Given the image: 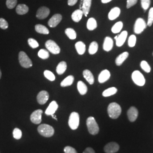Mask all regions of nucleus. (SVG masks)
I'll list each match as a JSON object with an SVG mask.
<instances>
[{"label":"nucleus","mask_w":153,"mask_h":153,"mask_svg":"<svg viewBox=\"0 0 153 153\" xmlns=\"http://www.w3.org/2000/svg\"><path fill=\"white\" fill-rule=\"evenodd\" d=\"M108 114L111 119H117L121 114L120 105L116 103H111L109 104L107 108Z\"/></svg>","instance_id":"obj_1"},{"label":"nucleus","mask_w":153,"mask_h":153,"mask_svg":"<svg viewBox=\"0 0 153 153\" xmlns=\"http://www.w3.org/2000/svg\"><path fill=\"white\" fill-rule=\"evenodd\" d=\"M38 131L40 135L45 137H52L55 133L54 128L52 126L45 124L39 126Z\"/></svg>","instance_id":"obj_2"},{"label":"nucleus","mask_w":153,"mask_h":153,"mask_svg":"<svg viewBox=\"0 0 153 153\" xmlns=\"http://www.w3.org/2000/svg\"><path fill=\"white\" fill-rule=\"evenodd\" d=\"M86 125L88 132L92 135L97 134L99 131V128L95 118L92 116L88 117L86 120Z\"/></svg>","instance_id":"obj_3"},{"label":"nucleus","mask_w":153,"mask_h":153,"mask_svg":"<svg viewBox=\"0 0 153 153\" xmlns=\"http://www.w3.org/2000/svg\"><path fill=\"white\" fill-rule=\"evenodd\" d=\"M18 59L20 65L22 66L23 68H29L33 66V62L31 59L28 57L27 54L23 51H21L19 53Z\"/></svg>","instance_id":"obj_4"},{"label":"nucleus","mask_w":153,"mask_h":153,"mask_svg":"<svg viewBox=\"0 0 153 153\" xmlns=\"http://www.w3.org/2000/svg\"><path fill=\"white\" fill-rule=\"evenodd\" d=\"M68 124L72 130H76L79 124V115L76 112H73L70 115Z\"/></svg>","instance_id":"obj_5"},{"label":"nucleus","mask_w":153,"mask_h":153,"mask_svg":"<svg viewBox=\"0 0 153 153\" xmlns=\"http://www.w3.org/2000/svg\"><path fill=\"white\" fill-rule=\"evenodd\" d=\"M131 78L135 84L139 86H143L145 84V79L142 73L138 71H133L131 74Z\"/></svg>","instance_id":"obj_6"},{"label":"nucleus","mask_w":153,"mask_h":153,"mask_svg":"<svg viewBox=\"0 0 153 153\" xmlns=\"http://www.w3.org/2000/svg\"><path fill=\"white\" fill-rule=\"evenodd\" d=\"M45 47L52 54L57 55L60 52V48L57 43L52 40H48L45 42Z\"/></svg>","instance_id":"obj_7"},{"label":"nucleus","mask_w":153,"mask_h":153,"mask_svg":"<svg viewBox=\"0 0 153 153\" xmlns=\"http://www.w3.org/2000/svg\"><path fill=\"white\" fill-rule=\"evenodd\" d=\"M146 23L143 19L139 18H138L134 24V31L136 34H140L144 31L146 27Z\"/></svg>","instance_id":"obj_8"},{"label":"nucleus","mask_w":153,"mask_h":153,"mask_svg":"<svg viewBox=\"0 0 153 153\" xmlns=\"http://www.w3.org/2000/svg\"><path fill=\"white\" fill-rule=\"evenodd\" d=\"M42 109H37L33 111L30 116V120L35 124H39L42 122V115L43 114Z\"/></svg>","instance_id":"obj_9"},{"label":"nucleus","mask_w":153,"mask_h":153,"mask_svg":"<svg viewBox=\"0 0 153 153\" xmlns=\"http://www.w3.org/2000/svg\"><path fill=\"white\" fill-rule=\"evenodd\" d=\"M119 150V146L116 142H109L104 148V152L106 153H115Z\"/></svg>","instance_id":"obj_10"},{"label":"nucleus","mask_w":153,"mask_h":153,"mask_svg":"<svg viewBox=\"0 0 153 153\" xmlns=\"http://www.w3.org/2000/svg\"><path fill=\"white\" fill-rule=\"evenodd\" d=\"M50 10L49 9L45 6L40 7L36 13V17L39 19H44L49 15Z\"/></svg>","instance_id":"obj_11"},{"label":"nucleus","mask_w":153,"mask_h":153,"mask_svg":"<svg viewBox=\"0 0 153 153\" xmlns=\"http://www.w3.org/2000/svg\"><path fill=\"white\" fill-rule=\"evenodd\" d=\"M62 16L60 14H56L51 17L49 20L48 24L50 27H56L62 20Z\"/></svg>","instance_id":"obj_12"},{"label":"nucleus","mask_w":153,"mask_h":153,"mask_svg":"<svg viewBox=\"0 0 153 153\" xmlns=\"http://www.w3.org/2000/svg\"><path fill=\"white\" fill-rule=\"evenodd\" d=\"M49 99V94L45 90L41 91L37 95V101L40 104H44Z\"/></svg>","instance_id":"obj_13"},{"label":"nucleus","mask_w":153,"mask_h":153,"mask_svg":"<svg viewBox=\"0 0 153 153\" xmlns=\"http://www.w3.org/2000/svg\"><path fill=\"white\" fill-rule=\"evenodd\" d=\"M127 115L128 119L130 121L133 122L136 120L138 115V111L137 108L134 107H131L129 109H128Z\"/></svg>","instance_id":"obj_14"},{"label":"nucleus","mask_w":153,"mask_h":153,"mask_svg":"<svg viewBox=\"0 0 153 153\" xmlns=\"http://www.w3.org/2000/svg\"><path fill=\"white\" fill-rule=\"evenodd\" d=\"M128 36V32L126 31H123L121 32L120 34L117 36V38L116 39V44L117 47H121L123 44H124L126 39L127 38Z\"/></svg>","instance_id":"obj_15"},{"label":"nucleus","mask_w":153,"mask_h":153,"mask_svg":"<svg viewBox=\"0 0 153 153\" xmlns=\"http://www.w3.org/2000/svg\"><path fill=\"white\" fill-rule=\"evenodd\" d=\"M59 105L56 101H52L49 104V106L46 109L45 114L47 115H52L54 114L57 109H58Z\"/></svg>","instance_id":"obj_16"},{"label":"nucleus","mask_w":153,"mask_h":153,"mask_svg":"<svg viewBox=\"0 0 153 153\" xmlns=\"http://www.w3.org/2000/svg\"><path fill=\"white\" fill-rule=\"evenodd\" d=\"M110 76H111V73L109 71H108L107 69L104 70V71H101V73L99 75V82L100 83H104L109 79Z\"/></svg>","instance_id":"obj_17"},{"label":"nucleus","mask_w":153,"mask_h":153,"mask_svg":"<svg viewBox=\"0 0 153 153\" xmlns=\"http://www.w3.org/2000/svg\"><path fill=\"white\" fill-rule=\"evenodd\" d=\"M91 1L92 0H83L81 8L83 13L85 16H88V14L89 13L91 5Z\"/></svg>","instance_id":"obj_18"},{"label":"nucleus","mask_w":153,"mask_h":153,"mask_svg":"<svg viewBox=\"0 0 153 153\" xmlns=\"http://www.w3.org/2000/svg\"><path fill=\"white\" fill-rule=\"evenodd\" d=\"M114 46V41L112 39L108 36L105 37L104 39V43H103V49L105 51L109 52L112 49Z\"/></svg>","instance_id":"obj_19"},{"label":"nucleus","mask_w":153,"mask_h":153,"mask_svg":"<svg viewBox=\"0 0 153 153\" xmlns=\"http://www.w3.org/2000/svg\"><path fill=\"white\" fill-rule=\"evenodd\" d=\"M120 9L117 7H115L112 8L108 14V18L109 20L113 21L118 18L120 14Z\"/></svg>","instance_id":"obj_20"},{"label":"nucleus","mask_w":153,"mask_h":153,"mask_svg":"<svg viewBox=\"0 0 153 153\" xmlns=\"http://www.w3.org/2000/svg\"><path fill=\"white\" fill-rule=\"evenodd\" d=\"M83 77L86 79V80L88 82L90 85H93L94 83V77L93 73L89 70H85L83 71Z\"/></svg>","instance_id":"obj_21"},{"label":"nucleus","mask_w":153,"mask_h":153,"mask_svg":"<svg viewBox=\"0 0 153 153\" xmlns=\"http://www.w3.org/2000/svg\"><path fill=\"white\" fill-rule=\"evenodd\" d=\"M83 15V11L81 9H78L74 11L71 14V19L74 22H78L82 19Z\"/></svg>","instance_id":"obj_22"},{"label":"nucleus","mask_w":153,"mask_h":153,"mask_svg":"<svg viewBox=\"0 0 153 153\" xmlns=\"http://www.w3.org/2000/svg\"><path fill=\"white\" fill-rule=\"evenodd\" d=\"M29 8L25 4H19L16 7V13L19 15H24L27 13Z\"/></svg>","instance_id":"obj_23"},{"label":"nucleus","mask_w":153,"mask_h":153,"mask_svg":"<svg viewBox=\"0 0 153 153\" xmlns=\"http://www.w3.org/2000/svg\"><path fill=\"white\" fill-rule=\"evenodd\" d=\"M128 56H129L128 52H124L122 53L116 59V61H115L116 64L117 66H120L124 62V61L128 58Z\"/></svg>","instance_id":"obj_24"},{"label":"nucleus","mask_w":153,"mask_h":153,"mask_svg":"<svg viewBox=\"0 0 153 153\" xmlns=\"http://www.w3.org/2000/svg\"><path fill=\"white\" fill-rule=\"evenodd\" d=\"M77 88L78 92L82 95H85L88 92V87L85 83L81 81H79L77 83Z\"/></svg>","instance_id":"obj_25"},{"label":"nucleus","mask_w":153,"mask_h":153,"mask_svg":"<svg viewBox=\"0 0 153 153\" xmlns=\"http://www.w3.org/2000/svg\"><path fill=\"white\" fill-rule=\"evenodd\" d=\"M75 47L79 55H82L86 51V45L82 42H78L75 44Z\"/></svg>","instance_id":"obj_26"},{"label":"nucleus","mask_w":153,"mask_h":153,"mask_svg":"<svg viewBox=\"0 0 153 153\" xmlns=\"http://www.w3.org/2000/svg\"><path fill=\"white\" fill-rule=\"evenodd\" d=\"M74 80V77L73 76H69L65 78L62 82H61V87H67L71 86Z\"/></svg>","instance_id":"obj_27"},{"label":"nucleus","mask_w":153,"mask_h":153,"mask_svg":"<svg viewBox=\"0 0 153 153\" xmlns=\"http://www.w3.org/2000/svg\"><path fill=\"white\" fill-rule=\"evenodd\" d=\"M67 69V64L65 61H61L56 68V71L57 73L59 75H61L65 73Z\"/></svg>","instance_id":"obj_28"},{"label":"nucleus","mask_w":153,"mask_h":153,"mask_svg":"<svg viewBox=\"0 0 153 153\" xmlns=\"http://www.w3.org/2000/svg\"><path fill=\"white\" fill-rule=\"evenodd\" d=\"M35 28V30L37 33H42V34H45V35L49 34V30L42 25H39V24L36 25Z\"/></svg>","instance_id":"obj_29"},{"label":"nucleus","mask_w":153,"mask_h":153,"mask_svg":"<svg viewBox=\"0 0 153 153\" xmlns=\"http://www.w3.org/2000/svg\"><path fill=\"white\" fill-rule=\"evenodd\" d=\"M97 27V22L94 18L88 19L87 22V28L88 30L93 31Z\"/></svg>","instance_id":"obj_30"},{"label":"nucleus","mask_w":153,"mask_h":153,"mask_svg":"<svg viewBox=\"0 0 153 153\" xmlns=\"http://www.w3.org/2000/svg\"><path fill=\"white\" fill-rule=\"evenodd\" d=\"M117 91V89L115 87L108 88L106 90H105L102 93L103 96L104 97H108L110 96H112L113 95H115Z\"/></svg>","instance_id":"obj_31"},{"label":"nucleus","mask_w":153,"mask_h":153,"mask_svg":"<svg viewBox=\"0 0 153 153\" xmlns=\"http://www.w3.org/2000/svg\"><path fill=\"white\" fill-rule=\"evenodd\" d=\"M65 34L71 40H74L76 38V32L75 30L71 28H66L65 31Z\"/></svg>","instance_id":"obj_32"},{"label":"nucleus","mask_w":153,"mask_h":153,"mask_svg":"<svg viewBox=\"0 0 153 153\" xmlns=\"http://www.w3.org/2000/svg\"><path fill=\"white\" fill-rule=\"evenodd\" d=\"M98 49V44L96 42H93L89 46L88 48V53L90 55H94L96 53Z\"/></svg>","instance_id":"obj_33"},{"label":"nucleus","mask_w":153,"mask_h":153,"mask_svg":"<svg viewBox=\"0 0 153 153\" xmlns=\"http://www.w3.org/2000/svg\"><path fill=\"white\" fill-rule=\"evenodd\" d=\"M123 27V23L122 22H117L111 28L112 32L114 33H119Z\"/></svg>","instance_id":"obj_34"},{"label":"nucleus","mask_w":153,"mask_h":153,"mask_svg":"<svg viewBox=\"0 0 153 153\" xmlns=\"http://www.w3.org/2000/svg\"><path fill=\"white\" fill-rule=\"evenodd\" d=\"M38 55L40 58L44 60L48 59L49 57V52L47 50L44 49H40L39 51Z\"/></svg>","instance_id":"obj_35"},{"label":"nucleus","mask_w":153,"mask_h":153,"mask_svg":"<svg viewBox=\"0 0 153 153\" xmlns=\"http://www.w3.org/2000/svg\"><path fill=\"white\" fill-rule=\"evenodd\" d=\"M44 75L47 79L51 81H53L55 80V76L52 71L46 70L44 71Z\"/></svg>","instance_id":"obj_36"},{"label":"nucleus","mask_w":153,"mask_h":153,"mask_svg":"<svg viewBox=\"0 0 153 153\" xmlns=\"http://www.w3.org/2000/svg\"><path fill=\"white\" fill-rule=\"evenodd\" d=\"M140 65H141V67L142 69L145 72L150 73L151 71V68L146 61H142Z\"/></svg>","instance_id":"obj_37"},{"label":"nucleus","mask_w":153,"mask_h":153,"mask_svg":"<svg viewBox=\"0 0 153 153\" xmlns=\"http://www.w3.org/2000/svg\"><path fill=\"white\" fill-rule=\"evenodd\" d=\"M13 137L15 139L19 140L22 137V131L19 128H15L13 131Z\"/></svg>","instance_id":"obj_38"},{"label":"nucleus","mask_w":153,"mask_h":153,"mask_svg":"<svg viewBox=\"0 0 153 153\" xmlns=\"http://www.w3.org/2000/svg\"><path fill=\"white\" fill-rule=\"evenodd\" d=\"M17 0H6V5L8 9H12L16 6Z\"/></svg>","instance_id":"obj_39"},{"label":"nucleus","mask_w":153,"mask_h":153,"mask_svg":"<svg viewBox=\"0 0 153 153\" xmlns=\"http://www.w3.org/2000/svg\"><path fill=\"white\" fill-rule=\"evenodd\" d=\"M136 43V36L134 35H131L128 39V45L129 47H133Z\"/></svg>","instance_id":"obj_40"},{"label":"nucleus","mask_w":153,"mask_h":153,"mask_svg":"<svg viewBox=\"0 0 153 153\" xmlns=\"http://www.w3.org/2000/svg\"><path fill=\"white\" fill-rule=\"evenodd\" d=\"M28 45L32 48H36L39 46V44L38 43V42L33 38L28 39Z\"/></svg>","instance_id":"obj_41"},{"label":"nucleus","mask_w":153,"mask_h":153,"mask_svg":"<svg viewBox=\"0 0 153 153\" xmlns=\"http://www.w3.org/2000/svg\"><path fill=\"white\" fill-rule=\"evenodd\" d=\"M153 23V7H152L149 12V16H148V24L147 25L150 27Z\"/></svg>","instance_id":"obj_42"},{"label":"nucleus","mask_w":153,"mask_h":153,"mask_svg":"<svg viewBox=\"0 0 153 153\" xmlns=\"http://www.w3.org/2000/svg\"><path fill=\"white\" fill-rule=\"evenodd\" d=\"M9 27L8 22L5 19L1 18H0V28L2 30H6Z\"/></svg>","instance_id":"obj_43"},{"label":"nucleus","mask_w":153,"mask_h":153,"mask_svg":"<svg viewBox=\"0 0 153 153\" xmlns=\"http://www.w3.org/2000/svg\"><path fill=\"white\" fill-rule=\"evenodd\" d=\"M141 6L145 11L148 10L149 7L150 5V0H141Z\"/></svg>","instance_id":"obj_44"},{"label":"nucleus","mask_w":153,"mask_h":153,"mask_svg":"<svg viewBox=\"0 0 153 153\" xmlns=\"http://www.w3.org/2000/svg\"><path fill=\"white\" fill-rule=\"evenodd\" d=\"M65 153H77L76 150L74 148H72L71 146H66L64 148Z\"/></svg>","instance_id":"obj_45"},{"label":"nucleus","mask_w":153,"mask_h":153,"mask_svg":"<svg viewBox=\"0 0 153 153\" xmlns=\"http://www.w3.org/2000/svg\"><path fill=\"white\" fill-rule=\"evenodd\" d=\"M138 0H127V4H126V7L128 9L132 7L133 6L136 5L137 4Z\"/></svg>","instance_id":"obj_46"},{"label":"nucleus","mask_w":153,"mask_h":153,"mask_svg":"<svg viewBox=\"0 0 153 153\" xmlns=\"http://www.w3.org/2000/svg\"><path fill=\"white\" fill-rule=\"evenodd\" d=\"M83 153H95L94 149L91 148H87Z\"/></svg>","instance_id":"obj_47"},{"label":"nucleus","mask_w":153,"mask_h":153,"mask_svg":"<svg viewBox=\"0 0 153 153\" xmlns=\"http://www.w3.org/2000/svg\"><path fill=\"white\" fill-rule=\"evenodd\" d=\"M78 0H68V4L69 6L74 5L75 4H76Z\"/></svg>","instance_id":"obj_48"},{"label":"nucleus","mask_w":153,"mask_h":153,"mask_svg":"<svg viewBox=\"0 0 153 153\" xmlns=\"http://www.w3.org/2000/svg\"><path fill=\"white\" fill-rule=\"evenodd\" d=\"M112 0H101L103 4H107V3H108L109 2H111Z\"/></svg>","instance_id":"obj_49"},{"label":"nucleus","mask_w":153,"mask_h":153,"mask_svg":"<svg viewBox=\"0 0 153 153\" xmlns=\"http://www.w3.org/2000/svg\"><path fill=\"white\" fill-rule=\"evenodd\" d=\"M51 116H52V117H53V118L54 119H55L56 120H57V117H56V116H55V115H54V114H53V115H51Z\"/></svg>","instance_id":"obj_50"},{"label":"nucleus","mask_w":153,"mask_h":153,"mask_svg":"<svg viewBox=\"0 0 153 153\" xmlns=\"http://www.w3.org/2000/svg\"><path fill=\"white\" fill-rule=\"evenodd\" d=\"M1 76H2V72H1V69H0V79H1Z\"/></svg>","instance_id":"obj_51"},{"label":"nucleus","mask_w":153,"mask_h":153,"mask_svg":"<svg viewBox=\"0 0 153 153\" xmlns=\"http://www.w3.org/2000/svg\"><path fill=\"white\" fill-rule=\"evenodd\" d=\"M117 36H115V40H116V39H117Z\"/></svg>","instance_id":"obj_52"}]
</instances>
